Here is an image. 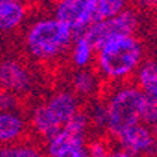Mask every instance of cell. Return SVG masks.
<instances>
[{"label": "cell", "instance_id": "6da1fadb", "mask_svg": "<svg viewBox=\"0 0 157 157\" xmlns=\"http://www.w3.org/2000/svg\"><path fill=\"white\" fill-rule=\"evenodd\" d=\"M146 59V45L137 36L117 37L96 50V72L110 85L126 84Z\"/></svg>", "mask_w": 157, "mask_h": 157}, {"label": "cell", "instance_id": "7a4b0ae2", "mask_svg": "<svg viewBox=\"0 0 157 157\" xmlns=\"http://www.w3.org/2000/svg\"><path fill=\"white\" fill-rule=\"evenodd\" d=\"M71 30L52 16H43L29 24L24 34V50L37 62H54L70 51L74 41Z\"/></svg>", "mask_w": 157, "mask_h": 157}, {"label": "cell", "instance_id": "3957f363", "mask_svg": "<svg viewBox=\"0 0 157 157\" xmlns=\"http://www.w3.org/2000/svg\"><path fill=\"white\" fill-rule=\"evenodd\" d=\"M102 102L108 117L106 132L112 139L142 119L144 95L133 82L112 85Z\"/></svg>", "mask_w": 157, "mask_h": 157}, {"label": "cell", "instance_id": "277c9868", "mask_svg": "<svg viewBox=\"0 0 157 157\" xmlns=\"http://www.w3.org/2000/svg\"><path fill=\"white\" fill-rule=\"evenodd\" d=\"M142 26L140 13L135 7H126L115 17L92 24L84 33V37L92 47L98 50L101 45L117 37L136 36Z\"/></svg>", "mask_w": 157, "mask_h": 157}, {"label": "cell", "instance_id": "5b68a950", "mask_svg": "<svg viewBox=\"0 0 157 157\" xmlns=\"http://www.w3.org/2000/svg\"><path fill=\"white\" fill-rule=\"evenodd\" d=\"M52 17L68 27L74 37L84 36L92 24L101 21L98 0H59L52 7Z\"/></svg>", "mask_w": 157, "mask_h": 157}, {"label": "cell", "instance_id": "8992f818", "mask_svg": "<svg viewBox=\"0 0 157 157\" xmlns=\"http://www.w3.org/2000/svg\"><path fill=\"white\" fill-rule=\"evenodd\" d=\"M89 121L85 110L81 109L68 123H65L52 137L44 142V153L47 157H55L68 149L85 146L89 140Z\"/></svg>", "mask_w": 157, "mask_h": 157}, {"label": "cell", "instance_id": "52a82bcc", "mask_svg": "<svg viewBox=\"0 0 157 157\" xmlns=\"http://www.w3.org/2000/svg\"><path fill=\"white\" fill-rule=\"evenodd\" d=\"M34 74L26 62L13 57L0 59V89L20 98L29 95L34 89Z\"/></svg>", "mask_w": 157, "mask_h": 157}, {"label": "cell", "instance_id": "ba28073f", "mask_svg": "<svg viewBox=\"0 0 157 157\" xmlns=\"http://www.w3.org/2000/svg\"><path fill=\"white\" fill-rule=\"evenodd\" d=\"M117 147L133 157H153L156 150V135L153 128L139 123L122 130L113 137Z\"/></svg>", "mask_w": 157, "mask_h": 157}, {"label": "cell", "instance_id": "9c48e42d", "mask_svg": "<svg viewBox=\"0 0 157 157\" xmlns=\"http://www.w3.org/2000/svg\"><path fill=\"white\" fill-rule=\"evenodd\" d=\"M43 102L61 128L81 110V101L70 89L55 91Z\"/></svg>", "mask_w": 157, "mask_h": 157}, {"label": "cell", "instance_id": "30bf717a", "mask_svg": "<svg viewBox=\"0 0 157 157\" xmlns=\"http://www.w3.org/2000/svg\"><path fill=\"white\" fill-rule=\"evenodd\" d=\"M27 130V117L20 110L0 112V147L23 140Z\"/></svg>", "mask_w": 157, "mask_h": 157}, {"label": "cell", "instance_id": "8fae6325", "mask_svg": "<svg viewBox=\"0 0 157 157\" xmlns=\"http://www.w3.org/2000/svg\"><path fill=\"white\" fill-rule=\"evenodd\" d=\"M103 86V81L92 68L75 70L71 75V89L74 95L81 101L82 99H94Z\"/></svg>", "mask_w": 157, "mask_h": 157}, {"label": "cell", "instance_id": "7c38bea8", "mask_svg": "<svg viewBox=\"0 0 157 157\" xmlns=\"http://www.w3.org/2000/svg\"><path fill=\"white\" fill-rule=\"evenodd\" d=\"M29 7L20 0H0V36L16 31L26 23Z\"/></svg>", "mask_w": 157, "mask_h": 157}, {"label": "cell", "instance_id": "4fadbf2b", "mask_svg": "<svg viewBox=\"0 0 157 157\" xmlns=\"http://www.w3.org/2000/svg\"><path fill=\"white\" fill-rule=\"evenodd\" d=\"M133 84L139 88L144 96L157 98V65L151 58H146L135 74Z\"/></svg>", "mask_w": 157, "mask_h": 157}, {"label": "cell", "instance_id": "5bb4252c", "mask_svg": "<svg viewBox=\"0 0 157 157\" xmlns=\"http://www.w3.org/2000/svg\"><path fill=\"white\" fill-rule=\"evenodd\" d=\"M95 52L96 50L89 44V41L84 36L75 37L70 48L71 62L77 70L91 68V64L95 61Z\"/></svg>", "mask_w": 157, "mask_h": 157}, {"label": "cell", "instance_id": "9a60e30c", "mask_svg": "<svg viewBox=\"0 0 157 157\" xmlns=\"http://www.w3.org/2000/svg\"><path fill=\"white\" fill-rule=\"evenodd\" d=\"M0 157H47L38 143L20 140L9 146L0 147Z\"/></svg>", "mask_w": 157, "mask_h": 157}, {"label": "cell", "instance_id": "2e32d148", "mask_svg": "<svg viewBox=\"0 0 157 157\" xmlns=\"http://www.w3.org/2000/svg\"><path fill=\"white\" fill-rule=\"evenodd\" d=\"M85 113L89 121L91 129H96L98 132H106V124H108V117H106L105 105L102 101H95L89 105Z\"/></svg>", "mask_w": 157, "mask_h": 157}, {"label": "cell", "instance_id": "e0dca14e", "mask_svg": "<svg viewBox=\"0 0 157 157\" xmlns=\"http://www.w3.org/2000/svg\"><path fill=\"white\" fill-rule=\"evenodd\" d=\"M88 157H108L112 150V144L108 137L96 136L94 139H89L85 144Z\"/></svg>", "mask_w": 157, "mask_h": 157}, {"label": "cell", "instance_id": "ac0fdd59", "mask_svg": "<svg viewBox=\"0 0 157 157\" xmlns=\"http://www.w3.org/2000/svg\"><path fill=\"white\" fill-rule=\"evenodd\" d=\"M140 122L150 128H154L157 122V98L144 96V106L142 110V119Z\"/></svg>", "mask_w": 157, "mask_h": 157}, {"label": "cell", "instance_id": "d6986e66", "mask_svg": "<svg viewBox=\"0 0 157 157\" xmlns=\"http://www.w3.org/2000/svg\"><path fill=\"white\" fill-rule=\"evenodd\" d=\"M20 110V98L7 91L0 89V112Z\"/></svg>", "mask_w": 157, "mask_h": 157}, {"label": "cell", "instance_id": "ffe728a7", "mask_svg": "<svg viewBox=\"0 0 157 157\" xmlns=\"http://www.w3.org/2000/svg\"><path fill=\"white\" fill-rule=\"evenodd\" d=\"M55 157H88V154H86L85 146H78V147H72V149L65 150V151L57 154Z\"/></svg>", "mask_w": 157, "mask_h": 157}, {"label": "cell", "instance_id": "44dd1931", "mask_svg": "<svg viewBox=\"0 0 157 157\" xmlns=\"http://www.w3.org/2000/svg\"><path fill=\"white\" fill-rule=\"evenodd\" d=\"M108 157H133V156H130L128 151H124V150L119 149V147H112Z\"/></svg>", "mask_w": 157, "mask_h": 157}]
</instances>
